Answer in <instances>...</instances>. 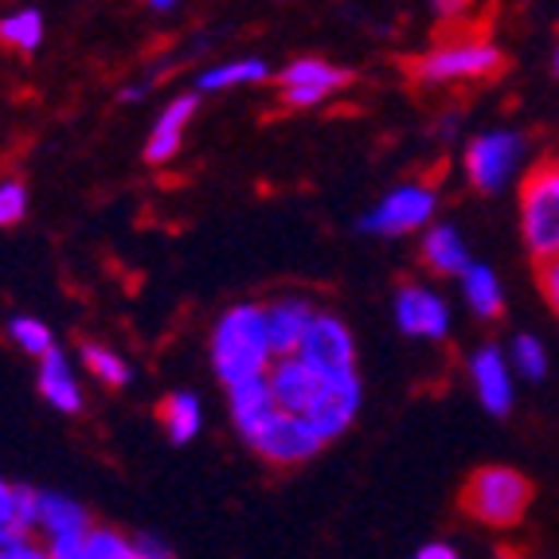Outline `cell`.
<instances>
[{
    "instance_id": "1",
    "label": "cell",
    "mask_w": 559,
    "mask_h": 559,
    "mask_svg": "<svg viewBox=\"0 0 559 559\" xmlns=\"http://www.w3.org/2000/svg\"><path fill=\"white\" fill-rule=\"evenodd\" d=\"M271 329H266V309L235 306L212 329V364L227 392L239 383H251L271 376Z\"/></svg>"
},
{
    "instance_id": "3",
    "label": "cell",
    "mask_w": 559,
    "mask_h": 559,
    "mask_svg": "<svg viewBox=\"0 0 559 559\" xmlns=\"http://www.w3.org/2000/svg\"><path fill=\"white\" fill-rule=\"evenodd\" d=\"M532 504V481L509 466H481L462 485V509L474 521L509 528L516 524Z\"/></svg>"
},
{
    "instance_id": "29",
    "label": "cell",
    "mask_w": 559,
    "mask_h": 559,
    "mask_svg": "<svg viewBox=\"0 0 559 559\" xmlns=\"http://www.w3.org/2000/svg\"><path fill=\"white\" fill-rule=\"evenodd\" d=\"M24 212H28V188L20 185V180H4L0 185V224L4 227L20 224Z\"/></svg>"
},
{
    "instance_id": "9",
    "label": "cell",
    "mask_w": 559,
    "mask_h": 559,
    "mask_svg": "<svg viewBox=\"0 0 559 559\" xmlns=\"http://www.w3.org/2000/svg\"><path fill=\"white\" fill-rule=\"evenodd\" d=\"M266 380H271V392H274L278 411L298 415V419H309V415H313V407L321 403L325 383H329V380H321L313 368H306L298 356H289V360H274V368H271Z\"/></svg>"
},
{
    "instance_id": "20",
    "label": "cell",
    "mask_w": 559,
    "mask_h": 559,
    "mask_svg": "<svg viewBox=\"0 0 559 559\" xmlns=\"http://www.w3.org/2000/svg\"><path fill=\"white\" fill-rule=\"evenodd\" d=\"M423 259L435 266L439 274H466L474 262H469V251L466 242H462V235L454 231V227H430L427 239H423Z\"/></svg>"
},
{
    "instance_id": "6",
    "label": "cell",
    "mask_w": 559,
    "mask_h": 559,
    "mask_svg": "<svg viewBox=\"0 0 559 559\" xmlns=\"http://www.w3.org/2000/svg\"><path fill=\"white\" fill-rule=\"evenodd\" d=\"M321 447H325V439L318 435V427L309 419H298V415H286V411H278L251 439L254 454L274 462V466H298V462L318 454Z\"/></svg>"
},
{
    "instance_id": "11",
    "label": "cell",
    "mask_w": 559,
    "mask_h": 559,
    "mask_svg": "<svg viewBox=\"0 0 559 559\" xmlns=\"http://www.w3.org/2000/svg\"><path fill=\"white\" fill-rule=\"evenodd\" d=\"M395 321L407 336H430L442 341L450 329V309L442 306L439 294H430L423 286H403L395 294Z\"/></svg>"
},
{
    "instance_id": "22",
    "label": "cell",
    "mask_w": 559,
    "mask_h": 559,
    "mask_svg": "<svg viewBox=\"0 0 559 559\" xmlns=\"http://www.w3.org/2000/svg\"><path fill=\"white\" fill-rule=\"evenodd\" d=\"M160 423H165L168 439L177 442V447H180V442L197 439V430H200V403H197V395H188V392L168 395V400L160 403Z\"/></svg>"
},
{
    "instance_id": "28",
    "label": "cell",
    "mask_w": 559,
    "mask_h": 559,
    "mask_svg": "<svg viewBox=\"0 0 559 559\" xmlns=\"http://www.w3.org/2000/svg\"><path fill=\"white\" fill-rule=\"evenodd\" d=\"M513 368H521V376H528V380H544V372H548V353H544V345L536 336L521 333L513 341Z\"/></svg>"
},
{
    "instance_id": "18",
    "label": "cell",
    "mask_w": 559,
    "mask_h": 559,
    "mask_svg": "<svg viewBox=\"0 0 559 559\" xmlns=\"http://www.w3.org/2000/svg\"><path fill=\"white\" fill-rule=\"evenodd\" d=\"M39 497L36 489H24V485H4L0 489V536H24L39 528Z\"/></svg>"
},
{
    "instance_id": "15",
    "label": "cell",
    "mask_w": 559,
    "mask_h": 559,
    "mask_svg": "<svg viewBox=\"0 0 559 559\" xmlns=\"http://www.w3.org/2000/svg\"><path fill=\"white\" fill-rule=\"evenodd\" d=\"M274 415H278V403H274L271 380H266V376L231 388V419L247 442H251L254 435L274 419Z\"/></svg>"
},
{
    "instance_id": "19",
    "label": "cell",
    "mask_w": 559,
    "mask_h": 559,
    "mask_svg": "<svg viewBox=\"0 0 559 559\" xmlns=\"http://www.w3.org/2000/svg\"><path fill=\"white\" fill-rule=\"evenodd\" d=\"M39 528L47 532V540H59V536H91L94 532L83 504L67 501L59 493L39 497Z\"/></svg>"
},
{
    "instance_id": "31",
    "label": "cell",
    "mask_w": 559,
    "mask_h": 559,
    "mask_svg": "<svg viewBox=\"0 0 559 559\" xmlns=\"http://www.w3.org/2000/svg\"><path fill=\"white\" fill-rule=\"evenodd\" d=\"M47 556L51 559H86V536H59V540L47 544Z\"/></svg>"
},
{
    "instance_id": "8",
    "label": "cell",
    "mask_w": 559,
    "mask_h": 559,
    "mask_svg": "<svg viewBox=\"0 0 559 559\" xmlns=\"http://www.w3.org/2000/svg\"><path fill=\"white\" fill-rule=\"evenodd\" d=\"M439 197H435V188L427 185H403L395 188L392 197L383 200L376 212H368L360 219V231H372V235H403V231H415L430 219Z\"/></svg>"
},
{
    "instance_id": "7",
    "label": "cell",
    "mask_w": 559,
    "mask_h": 559,
    "mask_svg": "<svg viewBox=\"0 0 559 559\" xmlns=\"http://www.w3.org/2000/svg\"><path fill=\"white\" fill-rule=\"evenodd\" d=\"M524 157V138L516 133H481V138L469 141L466 150V173L474 180V188L481 192H497L504 180L513 177V168L521 165Z\"/></svg>"
},
{
    "instance_id": "23",
    "label": "cell",
    "mask_w": 559,
    "mask_h": 559,
    "mask_svg": "<svg viewBox=\"0 0 559 559\" xmlns=\"http://www.w3.org/2000/svg\"><path fill=\"white\" fill-rule=\"evenodd\" d=\"M266 75H271V67L262 63V59H235V63L204 71L200 75V91H227V86H239V83H262Z\"/></svg>"
},
{
    "instance_id": "14",
    "label": "cell",
    "mask_w": 559,
    "mask_h": 559,
    "mask_svg": "<svg viewBox=\"0 0 559 559\" xmlns=\"http://www.w3.org/2000/svg\"><path fill=\"white\" fill-rule=\"evenodd\" d=\"M318 321L313 306L301 298H286V301H274L266 309V329H271V348L278 360H289V356H298L301 341H306L309 325Z\"/></svg>"
},
{
    "instance_id": "34",
    "label": "cell",
    "mask_w": 559,
    "mask_h": 559,
    "mask_svg": "<svg viewBox=\"0 0 559 559\" xmlns=\"http://www.w3.org/2000/svg\"><path fill=\"white\" fill-rule=\"evenodd\" d=\"M415 559H457V551L447 548V544H427V548H419Z\"/></svg>"
},
{
    "instance_id": "35",
    "label": "cell",
    "mask_w": 559,
    "mask_h": 559,
    "mask_svg": "<svg viewBox=\"0 0 559 559\" xmlns=\"http://www.w3.org/2000/svg\"><path fill=\"white\" fill-rule=\"evenodd\" d=\"M150 9H153V12H173V9H177V4H173V0H153Z\"/></svg>"
},
{
    "instance_id": "5",
    "label": "cell",
    "mask_w": 559,
    "mask_h": 559,
    "mask_svg": "<svg viewBox=\"0 0 559 559\" xmlns=\"http://www.w3.org/2000/svg\"><path fill=\"white\" fill-rule=\"evenodd\" d=\"M298 360L306 368L321 376V380H341V376L356 372V348L353 336H348L345 321L329 318V313H318V321L309 325L306 341L298 348Z\"/></svg>"
},
{
    "instance_id": "16",
    "label": "cell",
    "mask_w": 559,
    "mask_h": 559,
    "mask_svg": "<svg viewBox=\"0 0 559 559\" xmlns=\"http://www.w3.org/2000/svg\"><path fill=\"white\" fill-rule=\"evenodd\" d=\"M197 106H200L197 94H180V98H173L165 106V114H160L150 133V145H145V160H168L180 150V133H185L188 118L197 114Z\"/></svg>"
},
{
    "instance_id": "13",
    "label": "cell",
    "mask_w": 559,
    "mask_h": 559,
    "mask_svg": "<svg viewBox=\"0 0 559 559\" xmlns=\"http://www.w3.org/2000/svg\"><path fill=\"white\" fill-rule=\"evenodd\" d=\"M356 411H360V376H341V380H329L325 383V395L321 403L313 407L309 423L318 427L321 439H336L341 430H348V423L356 419Z\"/></svg>"
},
{
    "instance_id": "21",
    "label": "cell",
    "mask_w": 559,
    "mask_h": 559,
    "mask_svg": "<svg viewBox=\"0 0 559 559\" xmlns=\"http://www.w3.org/2000/svg\"><path fill=\"white\" fill-rule=\"evenodd\" d=\"M462 286H466V301L474 306V313H481V318H501L504 309V294H501V282H497V274L489 271V266H469L466 274H462Z\"/></svg>"
},
{
    "instance_id": "36",
    "label": "cell",
    "mask_w": 559,
    "mask_h": 559,
    "mask_svg": "<svg viewBox=\"0 0 559 559\" xmlns=\"http://www.w3.org/2000/svg\"><path fill=\"white\" fill-rule=\"evenodd\" d=\"M556 75H559V51H556Z\"/></svg>"
},
{
    "instance_id": "24",
    "label": "cell",
    "mask_w": 559,
    "mask_h": 559,
    "mask_svg": "<svg viewBox=\"0 0 559 559\" xmlns=\"http://www.w3.org/2000/svg\"><path fill=\"white\" fill-rule=\"evenodd\" d=\"M0 39L16 51H36L44 44V16L36 9H20L9 12V16L0 20Z\"/></svg>"
},
{
    "instance_id": "10",
    "label": "cell",
    "mask_w": 559,
    "mask_h": 559,
    "mask_svg": "<svg viewBox=\"0 0 559 559\" xmlns=\"http://www.w3.org/2000/svg\"><path fill=\"white\" fill-rule=\"evenodd\" d=\"M278 83L289 106H318L321 98H329L333 91L353 83V71L325 63V59H294V63L282 71Z\"/></svg>"
},
{
    "instance_id": "2",
    "label": "cell",
    "mask_w": 559,
    "mask_h": 559,
    "mask_svg": "<svg viewBox=\"0 0 559 559\" xmlns=\"http://www.w3.org/2000/svg\"><path fill=\"white\" fill-rule=\"evenodd\" d=\"M521 231L536 266L559 262V160H540L521 180Z\"/></svg>"
},
{
    "instance_id": "4",
    "label": "cell",
    "mask_w": 559,
    "mask_h": 559,
    "mask_svg": "<svg viewBox=\"0 0 559 559\" xmlns=\"http://www.w3.org/2000/svg\"><path fill=\"white\" fill-rule=\"evenodd\" d=\"M504 67V56L485 39H454V44L435 47L430 56L411 63V75L419 83H457V79H489Z\"/></svg>"
},
{
    "instance_id": "17",
    "label": "cell",
    "mask_w": 559,
    "mask_h": 559,
    "mask_svg": "<svg viewBox=\"0 0 559 559\" xmlns=\"http://www.w3.org/2000/svg\"><path fill=\"white\" fill-rule=\"evenodd\" d=\"M39 392H44V400L51 403V407L67 411V415H75V411L83 407L79 383H75V376H71V368H67V360H63L59 348L39 360Z\"/></svg>"
},
{
    "instance_id": "26",
    "label": "cell",
    "mask_w": 559,
    "mask_h": 559,
    "mask_svg": "<svg viewBox=\"0 0 559 559\" xmlns=\"http://www.w3.org/2000/svg\"><path fill=\"white\" fill-rule=\"evenodd\" d=\"M9 333L28 356H39V360H44L47 353H56V336H51V329L36 318H12Z\"/></svg>"
},
{
    "instance_id": "25",
    "label": "cell",
    "mask_w": 559,
    "mask_h": 559,
    "mask_svg": "<svg viewBox=\"0 0 559 559\" xmlns=\"http://www.w3.org/2000/svg\"><path fill=\"white\" fill-rule=\"evenodd\" d=\"M83 364L103 383H110V388H126V383H130V376H133L130 368H126V360H121L118 353H110V348H103V345H83Z\"/></svg>"
},
{
    "instance_id": "30",
    "label": "cell",
    "mask_w": 559,
    "mask_h": 559,
    "mask_svg": "<svg viewBox=\"0 0 559 559\" xmlns=\"http://www.w3.org/2000/svg\"><path fill=\"white\" fill-rule=\"evenodd\" d=\"M0 559H51L24 536H0Z\"/></svg>"
},
{
    "instance_id": "27",
    "label": "cell",
    "mask_w": 559,
    "mask_h": 559,
    "mask_svg": "<svg viewBox=\"0 0 559 559\" xmlns=\"http://www.w3.org/2000/svg\"><path fill=\"white\" fill-rule=\"evenodd\" d=\"M86 559H138V551H133V540H126L121 532L94 528L86 536Z\"/></svg>"
},
{
    "instance_id": "33",
    "label": "cell",
    "mask_w": 559,
    "mask_h": 559,
    "mask_svg": "<svg viewBox=\"0 0 559 559\" xmlns=\"http://www.w3.org/2000/svg\"><path fill=\"white\" fill-rule=\"evenodd\" d=\"M133 551H138V559H173V551H168L160 540H153V536H138V540H133Z\"/></svg>"
},
{
    "instance_id": "12",
    "label": "cell",
    "mask_w": 559,
    "mask_h": 559,
    "mask_svg": "<svg viewBox=\"0 0 559 559\" xmlns=\"http://www.w3.org/2000/svg\"><path fill=\"white\" fill-rule=\"evenodd\" d=\"M469 376H474V388H477V400L489 415H509L513 411V380H509V364H504L501 348L497 345H485L474 353L469 360Z\"/></svg>"
},
{
    "instance_id": "32",
    "label": "cell",
    "mask_w": 559,
    "mask_h": 559,
    "mask_svg": "<svg viewBox=\"0 0 559 559\" xmlns=\"http://www.w3.org/2000/svg\"><path fill=\"white\" fill-rule=\"evenodd\" d=\"M540 289H544V298H548V306L556 309V318H559V262H548V266H540Z\"/></svg>"
}]
</instances>
